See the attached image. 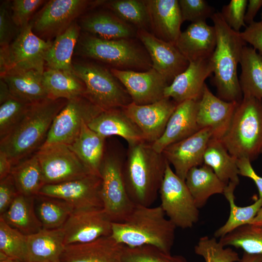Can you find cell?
<instances>
[{"label": "cell", "mask_w": 262, "mask_h": 262, "mask_svg": "<svg viewBox=\"0 0 262 262\" xmlns=\"http://www.w3.org/2000/svg\"><path fill=\"white\" fill-rule=\"evenodd\" d=\"M43 78L49 98L69 100L84 97V84L74 73L48 68Z\"/></svg>", "instance_id": "obj_35"}, {"label": "cell", "mask_w": 262, "mask_h": 262, "mask_svg": "<svg viewBox=\"0 0 262 262\" xmlns=\"http://www.w3.org/2000/svg\"><path fill=\"white\" fill-rule=\"evenodd\" d=\"M0 262H24L19 259L7 256L0 252Z\"/></svg>", "instance_id": "obj_57"}, {"label": "cell", "mask_w": 262, "mask_h": 262, "mask_svg": "<svg viewBox=\"0 0 262 262\" xmlns=\"http://www.w3.org/2000/svg\"><path fill=\"white\" fill-rule=\"evenodd\" d=\"M247 3L246 0H231L223 6L220 12L227 24L237 32H240L242 27H247L245 16Z\"/></svg>", "instance_id": "obj_48"}, {"label": "cell", "mask_w": 262, "mask_h": 262, "mask_svg": "<svg viewBox=\"0 0 262 262\" xmlns=\"http://www.w3.org/2000/svg\"><path fill=\"white\" fill-rule=\"evenodd\" d=\"M111 12L137 30L150 32L148 11L144 0H111L104 1Z\"/></svg>", "instance_id": "obj_40"}, {"label": "cell", "mask_w": 262, "mask_h": 262, "mask_svg": "<svg viewBox=\"0 0 262 262\" xmlns=\"http://www.w3.org/2000/svg\"><path fill=\"white\" fill-rule=\"evenodd\" d=\"M102 111L84 97L67 100L54 119L43 145H71L80 133L83 123L88 124Z\"/></svg>", "instance_id": "obj_13"}, {"label": "cell", "mask_w": 262, "mask_h": 262, "mask_svg": "<svg viewBox=\"0 0 262 262\" xmlns=\"http://www.w3.org/2000/svg\"><path fill=\"white\" fill-rule=\"evenodd\" d=\"M80 55L121 70L145 71L152 67L144 47L134 38L104 39L82 33L77 43Z\"/></svg>", "instance_id": "obj_6"}, {"label": "cell", "mask_w": 262, "mask_h": 262, "mask_svg": "<svg viewBox=\"0 0 262 262\" xmlns=\"http://www.w3.org/2000/svg\"><path fill=\"white\" fill-rule=\"evenodd\" d=\"M186 185L198 209L216 194H223L226 185L209 166L202 165L191 168L185 179Z\"/></svg>", "instance_id": "obj_31"}, {"label": "cell", "mask_w": 262, "mask_h": 262, "mask_svg": "<svg viewBox=\"0 0 262 262\" xmlns=\"http://www.w3.org/2000/svg\"><path fill=\"white\" fill-rule=\"evenodd\" d=\"M136 37L147 51L152 67L169 84L188 66L189 62L175 45L163 41L144 30H137Z\"/></svg>", "instance_id": "obj_17"}, {"label": "cell", "mask_w": 262, "mask_h": 262, "mask_svg": "<svg viewBox=\"0 0 262 262\" xmlns=\"http://www.w3.org/2000/svg\"><path fill=\"white\" fill-rule=\"evenodd\" d=\"M216 45L215 27L206 22L191 23L181 33L175 44L189 62L211 58Z\"/></svg>", "instance_id": "obj_25"}, {"label": "cell", "mask_w": 262, "mask_h": 262, "mask_svg": "<svg viewBox=\"0 0 262 262\" xmlns=\"http://www.w3.org/2000/svg\"><path fill=\"white\" fill-rule=\"evenodd\" d=\"M262 7V0H249L245 16V22L249 25L254 21L258 12Z\"/></svg>", "instance_id": "obj_53"}, {"label": "cell", "mask_w": 262, "mask_h": 262, "mask_svg": "<svg viewBox=\"0 0 262 262\" xmlns=\"http://www.w3.org/2000/svg\"><path fill=\"white\" fill-rule=\"evenodd\" d=\"M220 140L237 159L244 158L251 162L256 160L262 148V100L243 96Z\"/></svg>", "instance_id": "obj_5"}, {"label": "cell", "mask_w": 262, "mask_h": 262, "mask_svg": "<svg viewBox=\"0 0 262 262\" xmlns=\"http://www.w3.org/2000/svg\"><path fill=\"white\" fill-rule=\"evenodd\" d=\"M79 26L84 33L104 39L136 37L137 30L110 11L87 14L81 19Z\"/></svg>", "instance_id": "obj_27"}, {"label": "cell", "mask_w": 262, "mask_h": 262, "mask_svg": "<svg viewBox=\"0 0 262 262\" xmlns=\"http://www.w3.org/2000/svg\"><path fill=\"white\" fill-rule=\"evenodd\" d=\"M219 241L224 246H233L251 254H262V225L248 224L241 226Z\"/></svg>", "instance_id": "obj_41"}, {"label": "cell", "mask_w": 262, "mask_h": 262, "mask_svg": "<svg viewBox=\"0 0 262 262\" xmlns=\"http://www.w3.org/2000/svg\"><path fill=\"white\" fill-rule=\"evenodd\" d=\"M0 217L9 226L26 235L35 233L43 229L35 213L34 196L18 194Z\"/></svg>", "instance_id": "obj_33"}, {"label": "cell", "mask_w": 262, "mask_h": 262, "mask_svg": "<svg viewBox=\"0 0 262 262\" xmlns=\"http://www.w3.org/2000/svg\"><path fill=\"white\" fill-rule=\"evenodd\" d=\"M67 100L48 98L31 104L18 125L0 139V150L8 156L13 165L43 146L54 119Z\"/></svg>", "instance_id": "obj_2"}, {"label": "cell", "mask_w": 262, "mask_h": 262, "mask_svg": "<svg viewBox=\"0 0 262 262\" xmlns=\"http://www.w3.org/2000/svg\"><path fill=\"white\" fill-rule=\"evenodd\" d=\"M11 175L19 194L34 196L45 185L41 166L35 154L13 165Z\"/></svg>", "instance_id": "obj_39"}, {"label": "cell", "mask_w": 262, "mask_h": 262, "mask_svg": "<svg viewBox=\"0 0 262 262\" xmlns=\"http://www.w3.org/2000/svg\"><path fill=\"white\" fill-rule=\"evenodd\" d=\"M237 185L229 182L225 188L223 195L229 205V215L227 221L215 231L214 237L216 238H220L241 226L250 224L262 207V198L260 197L249 205H237L234 192Z\"/></svg>", "instance_id": "obj_37"}, {"label": "cell", "mask_w": 262, "mask_h": 262, "mask_svg": "<svg viewBox=\"0 0 262 262\" xmlns=\"http://www.w3.org/2000/svg\"><path fill=\"white\" fill-rule=\"evenodd\" d=\"M243 39L253 46L262 56V22L253 21L248 25L244 31L240 32Z\"/></svg>", "instance_id": "obj_51"}, {"label": "cell", "mask_w": 262, "mask_h": 262, "mask_svg": "<svg viewBox=\"0 0 262 262\" xmlns=\"http://www.w3.org/2000/svg\"><path fill=\"white\" fill-rule=\"evenodd\" d=\"M19 30L14 23L11 16L10 2H3L0 6V46L5 47L15 38Z\"/></svg>", "instance_id": "obj_49"}, {"label": "cell", "mask_w": 262, "mask_h": 262, "mask_svg": "<svg viewBox=\"0 0 262 262\" xmlns=\"http://www.w3.org/2000/svg\"><path fill=\"white\" fill-rule=\"evenodd\" d=\"M239 64L241 73L239 81L243 96L262 100V56L253 48L246 46Z\"/></svg>", "instance_id": "obj_36"}, {"label": "cell", "mask_w": 262, "mask_h": 262, "mask_svg": "<svg viewBox=\"0 0 262 262\" xmlns=\"http://www.w3.org/2000/svg\"><path fill=\"white\" fill-rule=\"evenodd\" d=\"M261 21L262 22V11L261 12Z\"/></svg>", "instance_id": "obj_59"}, {"label": "cell", "mask_w": 262, "mask_h": 262, "mask_svg": "<svg viewBox=\"0 0 262 262\" xmlns=\"http://www.w3.org/2000/svg\"><path fill=\"white\" fill-rule=\"evenodd\" d=\"M128 146L123 165L128 194L135 204L150 206L159 193L167 161L146 141Z\"/></svg>", "instance_id": "obj_3"}, {"label": "cell", "mask_w": 262, "mask_h": 262, "mask_svg": "<svg viewBox=\"0 0 262 262\" xmlns=\"http://www.w3.org/2000/svg\"><path fill=\"white\" fill-rule=\"evenodd\" d=\"M27 236L9 226L0 217V252L25 262Z\"/></svg>", "instance_id": "obj_45"}, {"label": "cell", "mask_w": 262, "mask_h": 262, "mask_svg": "<svg viewBox=\"0 0 262 262\" xmlns=\"http://www.w3.org/2000/svg\"><path fill=\"white\" fill-rule=\"evenodd\" d=\"M112 222L103 208L74 210L62 227L66 246L110 236Z\"/></svg>", "instance_id": "obj_15"}, {"label": "cell", "mask_w": 262, "mask_h": 262, "mask_svg": "<svg viewBox=\"0 0 262 262\" xmlns=\"http://www.w3.org/2000/svg\"><path fill=\"white\" fill-rule=\"evenodd\" d=\"M105 138L91 130L83 123L78 136L70 145L89 171L99 175V169L105 151Z\"/></svg>", "instance_id": "obj_30"}, {"label": "cell", "mask_w": 262, "mask_h": 262, "mask_svg": "<svg viewBox=\"0 0 262 262\" xmlns=\"http://www.w3.org/2000/svg\"><path fill=\"white\" fill-rule=\"evenodd\" d=\"M198 100H188L178 104L169 118L162 135L151 144L162 153L168 146L193 135L200 129L196 121Z\"/></svg>", "instance_id": "obj_23"}, {"label": "cell", "mask_w": 262, "mask_h": 262, "mask_svg": "<svg viewBox=\"0 0 262 262\" xmlns=\"http://www.w3.org/2000/svg\"><path fill=\"white\" fill-rule=\"evenodd\" d=\"M99 176L89 174L82 178L60 183L45 184L39 194L62 199L74 210L103 208Z\"/></svg>", "instance_id": "obj_14"}, {"label": "cell", "mask_w": 262, "mask_h": 262, "mask_svg": "<svg viewBox=\"0 0 262 262\" xmlns=\"http://www.w3.org/2000/svg\"><path fill=\"white\" fill-rule=\"evenodd\" d=\"M102 1L49 0L39 11L33 21L30 23L32 30L38 36H57L65 31L86 10L101 4Z\"/></svg>", "instance_id": "obj_12"}, {"label": "cell", "mask_w": 262, "mask_h": 262, "mask_svg": "<svg viewBox=\"0 0 262 262\" xmlns=\"http://www.w3.org/2000/svg\"><path fill=\"white\" fill-rule=\"evenodd\" d=\"M75 75L84 83V97L102 109L123 108L132 102L129 93L112 72L90 62H73Z\"/></svg>", "instance_id": "obj_7"}, {"label": "cell", "mask_w": 262, "mask_h": 262, "mask_svg": "<svg viewBox=\"0 0 262 262\" xmlns=\"http://www.w3.org/2000/svg\"><path fill=\"white\" fill-rule=\"evenodd\" d=\"M212 133L203 128L190 136L166 147L162 154L174 169L176 174L185 180L192 168L204 164V155Z\"/></svg>", "instance_id": "obj_18"}, {"label": "cell", "mask_w": 262, "mask_h": 262, "mask_svg": "<svg viewBox=\"0 0 262 262\" xmlns=\"http://www.w3.org/2000/svg\"><path fill=\"white\" fill-rule=\"evenodd\" d=\"M250 224L256 225H262V207Z\"/></svg>", "instance_id": "obj_58"}, {"label": "cell", "mask_w": 262, "mask_h": 262, "mask_svg": "<svg viewBox=\"0 0 262 262\" xmlns=\"http://www.w3.org/2000/svg\"><path fill=\"white\" fill-rule=\"evenodd\" d=\"M11 95L6 82L2 79L0 80V103L5 100Z\"/></svg>", "instance_id": "obj_55"}, {"label": "cell", "mask_w": 262, "mask_h": 262, "mask_svg": "<svg viewBox=\"0 0 262 262\" xmlns=\"http://www.w3.org/2000/svg\"><path fill=\"white\" fill-rule=\"evenodd\" d=\"M124 162L119 153L105 149L99 169L103 209L112 222L125 220L135 205L126 189Z\"/></svg>", "instance_id": "obj_8"}, {"label": "cell", "mask_w": 262, "mask_h": 262, "mask_svg": "<svg viewBox=\"0 0 262 262\" xmlns=\"http://www.w3.org/2000/svg\"><path fill=\"white\" fill-rule=\"evenodd\" d=\"M13 166V165L8 156L0 150V180L11 174Z\"/></svg>", "instance_id": "obj_54"}, {"label": "cell", "mask_w": 262, "mask_h": 262, "mask_svg": "<svg viewBox=\"0 0 262 262\" xmlns=\"http://www.w3.org/2000/svg\"><path fill=\"white\" fill-rule=\"evenodd\" d=\"M80 30L79 25L74 22L56 36L46 56L48 68L74 73L72 56L80 36Z\"/></svg>", "instance_id": "obj_32"}, {"label": "cell", "mask_w": 262, "mask_h": 262, "mask_svg": "<svg viewBox=\"0 0 262 262\" xmlns=\"http://www.w3.org/2000/svg\"><path fill=\"white\" fill-rule=\"evenodd\" d=\"M215 237H201L195 246V253L205 262H240L241 258L235 250L226 247Z\"/></svg>", "instance_id": "obj_42"}, {"label": "cell", "mask_w": 262, "mask_h": 262, "mask_svg": "<svg viewBox=\"0 0 262 262\" xmlns=\"http://www.w3.org/2000/svg\"><path fill=\"white\" fill-rule=\"evenodd\" d=\"M182 21L206 22L214 13V9L205 0H179Z\"/></svg>", "instance_id": "obj_46"}, {"label": "cell", "mask_w": 262, "mask_h": 262, "mask_svg": "<svg viewBox=\"0 0 262 262\" xmlns=\"http://www.w3.org/2000/svg\"><path fill=\"white\" fill-rule=\"evenodd\" d=\"M124 245L110 235L66 246L61 262H121Z\"/></svg>", "instance_id": "obj_24"}, {"label": "cell", "mask_w": 262, "mask_h": 262, "mask_svg": "<svg viewBox=\"0 0 262 262\" xmlns=\"http://www.w3.org/2000/svg\"><path fill=\"white\" fill-rule=\"evenodd\" d=\"M93 131L106 138L116 135L128 143L145 141L141 131L123 108L103 110L87 124Z\"/></svg>", "instance_id": "obj_26"}, {"label": "cell", "mask_w": 262, "mask_h": 262, "mask_svg": "<svg viewBox=\"0 0 262 262\" xmlns=\"http://www.w3.org/2000/svg\"><path fill=\"white\" fill-rule=\"evenodd\" d=\"M159 193L161 204L167 217L182 229L192 228L199 220L196 206L185 182L178 176L167 162Z\"/></svg>", "instance_id": "obj_10"}, {"label": "cell", "mask_w": 262, "mask_h": 262, "mask_svg": "<svg viewBox=\"0 0 262 262\" xmlns=\"http://www.w3.org/2000/svg\"><path fill=\"white\" fill-rule=\"evenodd\" d=\"M44 2L42 0H14L10 3L12 18L19 30L30 24L33 14Z\"/></svg>", "instance_id": "obj_47"}, {"label": "cell", "mask_w": 262, "mask_h": 262, "mask_svg": "<svg viewBox=\"0 0 262 262\" xmlns=\"http://www.w3.org/2000/svg\"><path fill=\"white\" fill-rule=\"evenodd\" d=\"M121 262H188L182 255H172L152 246H124Z\"/></svg>", "instance_id": "obj_43"}, {"label": "cell", "mask_w": 262, "mask_h": 262, "mask_svg": "<svg viewBox=\"0 0 262 262\" xmlns=\"http://www.w3.org/2000/svg\"><path fill=\"white\" fill-rule=\"evenodd\" d=\"M43 73L35 70L11 72L0 76L14 97L29 104L49 98L43 78Z\"/></svg>", "instance_id": "obj_29"}, {"label": "cell", "mask_w": 262, "mask_h": 262, "mask_svg": "<svg viewBox=\"0 0 262 262\" xmlns=\"http://www.w3.org/2000/svg\"><path fill=\"white\" fill-rule=\"evenodd\" d=\"M31 104L11 95L0 103V139L9 134L26 114Z\"/></svg>", "instance_id": "obj_44"}, {"label": "cell", "mask_w": 262, "mask_h": 262, "mask_svg": "<svg viewBox=\"0 0 262 262\" xmlns=\"http://www.w3.org/2000/svg\"><path fill=\"white\" fill-rule=\"evenodd\" d=\"M213 73L211 58L189 62L187 68L178 75L164 91V97L179 104L188 100H198L205 81Z\"/></svg>", "instance_id": "obj_21"}, {"label": "cell", "mask_w": 262, "mask_h": 262, "mask_svg": "<svg viewBox=\"0 0 262 262\" xmlns=\"http://www.w3.org/2000/svg\"><path fill=\"white\" fill-rule=\"evenodd\" d=\"M34 208L43 229H49L62 228L74 210L62 199L40 194L34 196Z\"/></svg>", "instance_id": "obj_38"}, {"label": "cell", "mask_w": 262, "mask_h": 262, "mask_svg": "<svg viewBox=\"0 0 262 262\" xmlns=\"http://www.w3.org/2000/svg\"><path fill=\"white\" fill-rule=\"evenodd\" d=\"M18 194L11 174L0 180V215L8 210Z\"/></svg>", "instance_id": "obj_50"}, {"label": "cell", "mask_w": 262, "mask_h": 262, "mask_svg": "<svg viewBox=\"0 0 262 262\" xmlns=\"http://www.w3.org/2000/svg\"><path fill=\"white\" fill-rule=\"evenodd\" d=\"M35 154L45 185L60 183L92 174L67 145H43Z\"/></svg>", "instance_id": "obj_11"}, {"label": "cell", "mask_w": 262, "mask_h": 262, "mask_svg": "<svg viewBox=\"0 0 262 262\" xmlns=\"http://www.w3.org/2000/svg\"><path fill=\"white\" fill-rule=\"evenodd\" d=\"M238 103L220 99L205 84L197 102L196 121L199 129L210 128L212 138L221 139L229 129Z\"/></svg>", "instance_id": "obj_20"}, {"label": "cell", "mask_w": 262, "mask_h": 262, "mask_svg": "<svg viewBox=\"0 0 262 262\" xmlns=\"http://www.w3.org/2000/svg\"><path fill=\"white\" fill-rule=\"evenodd\" d=\"M130 96L132 102L146 105L164 98V91L169 84L155 69L145 71L121 70L110 68Z\"/></svg>", "instance_id": "obj_19"}, {"label": "cell", "mask_w": 262, "mask_h": 262, "mask_svg": "<svg viewBox=\"0 0 262 262\" xmlns=\"http://www.w3.org/2000/svg\"><path fill=\"white\" fill-rule=\"evenodd\" d=\"M216 33V45L211 57L217 96L228 102L239 103L243 98L237 76V66L242 51L246 43L240 32L231 29L224 20L220 12L211 17Z\"/></svg>", "instance_id": "obj_4"}, {"label": "cell", "mask_w": 262, "mask_h": 262, "mask_svg": "<svg viewBox=\"0 0 262 262\" xmlns=\"http://www.w3.org/2000/svg\"><path fill=\"white\" fill-rule=\"evenodd\" d=\"M240 262H262V254H251L244 252Z\"/></svg>", "instance_id": "obj_56"}, {"label": "cell", "mask_w": 262, "mask_h": 262, "mask_svg": "<svg viewBox=\"0 0 262 262\" xmlns=\"http://www.w3.org/2000/svg\"><path fill=\"white\" fill-rule=\"evenodd\" d=\"M52 42L35 34L31 24L20 29L14 40L0 49V76L27 70L43 73L45 58Z\"/></svg>", "instance_id": "obj_9"}, {"label": "cell", "mask_w": 262, "mask_h": 262, "mask_svg": "<svg viewBox=\"0 0 262 262\" xmlns=\"http://www.w3.org/2000/svg\"><path fill=\"white\" fill-rule=\"evenodd\" d=\"M261 153L262 154V150H261Z\"/></svg>", "instance_id": "obj_60"}, {"label": "cell", "mask_w": 262, "mask_h": 262, "mask_svg": "<svg viewBox=\"0 0 262 262\" xmlns=\"http://www.w3.org/2000/svg\"><path fill=\"white\" fill-rule=\"evenodd\" d=\"M147 7L150 32L175 45L183 22L178 0H144Z\"/></svg>", "instance_id": "obj_22"}, {"label": "cell", "mask_w": 262, "mask_h": 262, "mask_svg": "<svg viewBox=\"0 0 262 262\" xmlns=\"http://www.w3.org/2000/svg\"><path fill=\"white\" fill-rule=\"evenodd\" d=\"M27 236L25 262H61L66 246L63 228L43 229Z\"/></svg>", "instance_id": "obj_28"}, {"label": "cell", "mask_w": 262, "mask_h": 262, "mask_svg": "<svg viewBox=\"0 0 262 262\" xmlns=\"http://www.w3.org/2000/svg\"><path fill=\"white\" fill-rule=\"evenodd\" d=\"M178 104L171 98L164 97L146 105L132 102L123 109L139 128L145 141L152 144L162 135Z\"/></svg>", "instance_id": "obj_16"}, {"label": "cell", "mask_w": 262, "mask_h": 262, "mask_svg": "<svg viewBox=\"0 0 262 262\" xmlns=\"http://www.w3.org/2000/svg\"><path fill=\"white\" fill-rule=\"evenodd\" d=\"M166 216L160 205L135 204L125 220L112 222L110 236L128 247L152 246L171 253L177 227Z\"/></svg>", "instance_id": "obj_1"}, {"label": "cell", "mask_w": 262, "mask_h": 262, "mask_svg": "<svg viewBox=\"0 0 262 262\" xmlns=\"http://www.w3.org/2000/svg\"><path fill=\"white\" fill-rule=\"evenodd\" d=\"M239 175L252 180L255 183L259 192V197L262 198V177L255 171L251 162L246 158L237 159Z\"/></svg>", "instance_id": "obj_52"}, {"label": "cell", "mask_w": 262, "mask_h": 262, "mask_svg": "<svg viewBox=\"0 0 262 262\" xmlns=\"http://www.w3.org/2000/svg\"><path fill=\"white\" fill-rule=\"evenodd\" d=\"M204 164L210 166L227 186L239 183L237 159L231 156L219 139L211 138L204 155Z\"/></svg>", "instance_id": "obj_34"}]
</instances>
